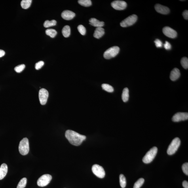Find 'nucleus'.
I'll return each mask as SVG.
<instances>
[{
	"label": "nucleus",
	"instance_id": "obj_1",
	"mask_svg": "<svg viewBox=\"0 0 188 188\" xmlns=\"http://www.w3.org/2000/svg\"><path fill=\"white\" fill-rule=\"evenodd\" d=\"M65 137L72 145L78 146L81 145L85 140L86 137L74 131L67 130L65 133Z\"/></svg>",
	"mask_w": 188,
	"mask_h": 188
},
{
	"label": "nucleus",
	"instance_id": "obj_2",
	"mask_svg": "<svg viewBox=\"0 0 188 188\" xmlns=\"http://www.w3.org/2000/svg\"><path fill=\"white\" fill-rule=\"evenodd\" d=\"M158 148L154 147L147 152L143 159V161L146 164L151 163L156 157L158 152Z\"/></svg>",
	"mask_w": 188,
	"mask_h": 188
},
{
	"label": "nucleus",
	"instance_id": "obj_3",
	"mask_svg": "<svg viewBox=\"0 0 188 188\" xmlns=\"http://www.w3.org/2000/svg\"><path fill=\"white\" fill-rule=\"evenodd\" d=\"M19 151L21 155H26L29 153V145L28 138H23L20 141L19 146Z\"/></svg>",
	"mask_w": 188,
	"mask_h": 188
},
{
	"label": "nucleus",
	"instance_id": "obj_4",
	"mask_svg": "<svg viewBox=\"0 0 188 188\" xmlns=\"http://www.w3.org/2000/svg\"><path fill=\"white\" fill-rule=\"evenodd\" d=\"M181 140L178 138L173 139L168 148L167 152L168 155H174L178 150L181 145Z\"/></svg>",
	"mask_w": 188,
	"mask_h": 188
},
{
	"label": "nucleus",
	"instance_id": "obj_5",
	"mask_svg": "<svg viewBox=\"0 0 188 188\" xmlns=\"http://www.w3.org/2000/svg\"><path fill=\"white\" fill-rule=\"evenodd\" d=\"M120 48L117 46H114L108 48L103 54V57L107 59L115 57L120 51Z\"/></svg>",
	"mask_w": 188,
	"mask_h": 188
},
{
	"label": "nucleus",
	"instance_id": "obj_6",
	"mask_svg": "<svg viewBox=\"0 0 188 188\" xmlns=\"http://www.w3.org/2000/svg\"><path fill=\"white\" fill-rule=\"evenodd\" d=\"M137 16L136 15L133 14L128 17L122 21L120 23V25L123 27H126L132 26L136 22L137 20Z\"/></svg>",
	"mask_w": 188,
	"mask_h": 188
},
{
	"label": "nucleus",
	"instance_id": "obj_7",
	"mask_svg": "<svg viewBox=\"0 0 188 188\" xmlns=\"http://www.w3.org/2000/svg\"><path fill=\"white\" fill-rule=\"evenodd\" d=\"M52 179L51 175L49 174L44 175L38 179L37 184L40 187H45L49 184Z\"/></svg>",
	"mask_w": 188,
	"mask_h": 188
},
{
	"label": "nucleus",
	"instance_id": "obj_8",
	"mask_svg": "<svg viewBox=\"0 0 188 188\" xmlns=\"http://www.w3.org/2000/svg\"><path fill=\"white\" fill-rule=\"evenodd\" d=\"M92 170L93 172L98 178H103L105 175V172L103 167L98 164H94L92 167Z\"/></svg>",
	"mask_w": 188,
	"mask_h": 188
},
{
	"label": "nucleus",
	"instance_id": "obj_9",
	"mask_svg": "<svg viewBox=\"0 0 188 188\" xmlns=\"http://www.w3.org/2000/svg\"><path fill=\"white\" fill-rule=\"evenodd\" d=\"M48 92L45 88H42L39 90V98L40 103L42 105L46 104L48 97Z\"/></svg>",
	"mask_w": 188,
	"mask_h": 188
},
{
	"label": "nucleus",
	"instance_id": "obj_10",
	"mask_svg": "<svg viewBox=\"0 0 188 188\" xmlns=\"http://www.w3.org/2000/svg\"><path fill=\"white\" fill-rule=\"evenodd\" d=\"M111 6L115 10H122L126 7L127 3L124 1H115L112 2Z\"/></svg>",
	"mask_w": 188,
	"mask_h": 188
},
{
	"label": "nucleus",
	"instance_id": "obj_11",
	"mask_svg": "<svg viewBox=\"0 0 188 188\" xmlns=\"http://www.w3.org/2000/svg\"><path fill=\"white\" fill-rule=\"evenodd\" d=\"M188 119L187 113L179 112L175 114L172 118V121L174 122H179L185 121Z\"/></svg>",
	"mask_w": 188,
	"mask_h": 188
},
{
	"label": "nucleus",
	"instance_id": "obj_12",
	"mask_svg": "<svg viewBox=\"0 0 188 188\" xmlns=\"http://www.w3.org/2000/svg\"><path fill=\"white\" fill-rule=\"evenodd\" d=\"M163 32L166 36L172 39L176 37L177 35V32L169 27H165L163 29Z\"/></svg>",
	"mask_w": 188,
	"mask_h": 188
},
{
	"label": "nucleus",
	"instance_id": "obj_13",
	"mask_svg": "<svg viewBox=\"0 0 188 188\" xmlns=\"http://www.w3.org/2000/svg\"><path fill=\"white\" fill-rule=\"evenodd\" d=\"M155 8L156 11L161 14H167L170 12V9L168 7L160 4H156Z\"/></svg>",
	"mask_w": 188,
	"mask_h": 188
},
{
	"label": "nucleus",
	"instance_id": "obj_14",
	"mask_svg": "<svg viewBox=\"0 0 188 188\" xmlns=\"http://www.w3.org/2000/svg\"><path fill=\"white\" fill-rule=\"evenodd\" d=\"M75 16V14L72 11L69 10H65L62 14V18L66 20L72 19Z\"/></svg>",
	"mask_w": 188,
	"mask_h": 188
},
{
	"label": "nucleus",
	"instance_id": "obj_15",
	"mask_svg": "<svg viewBox=\"0 0 188 188\" xmlns=\"http://www.w3.org/2000/svg\"><path fill=\"white\" fill-rule=\"evenodd\" d=\"M181 76L179 70L177 68H175L171 71L170 75V79L172 81H175L178 79Z\"/></svg>",
	"mask_w": 188,
	"mask_h": 188
},
{
	"label": "nucleus",
	"instance_id": "obj_16",
	"mask_svg": "<svg viewBox=\"0 0 188 188\" xmlns=\"http://www.w3.org/2000/svg\"><path fill=\"white\" fill-rule=\"evenodd\" d=\"M89 24L91 26L97 28L98 27H102L104 25V22H100L96 18H92L90 19L89 20Z\"/></svg>",
	"mask_w": 188,
	"mask_h": 188
},
{
	"label": "nucleus",
	"instance_id": "obj_17",
	"mask_svg": "<svg viewBox=\"0 0 188 188\" xmlns=\"http://www.w3.org/2000/svg\"><path fill=\"white\" fill-rule=\"evenodd\" d=\"M8 172L7 164L3 163L0 167V180L3 179L5 177Z\"/></svg>",
	"mask_w": 188,
	"mask_h": 188
},
{
	"label": "nucleus",
	"instance_id": "obj_18",
	"mask_svg": "<svg viewBox=\"0 0 188 188\" xmlns=\"http://www.w3.org/2000/svg\"><path fill=\"white\" fill-rule=\"evenodd\" d=\"M104 29L102 27L97 28L94 31V36L97 39H99L104 35Z\"/></svg>",
	"mask_w": 188,
	"mask_h": 188
},
{
	"label": "nucleus",
	"instance_id": "obj_19",
	"mask_svg": "<svg viewBox=\"0 0 188 188\" xmlns=\"http://www.w3.org/2000/svg\"><path fill=\"white\" fill-rule=\"evenodd\" d=\"M122 100L124 102H126L129 100V90L128 88H125L123 90L122 95Z\"/></svg>",
	"mask_w": 188,
	"mask_h": 188
},
{
	"label": "nucleus",
	"instance_id": "obj_20",
	"mask_svg": "<svg viewBox=\"0 0 188 188\" xmlns=\"http://www.w3.org/2000/svg\"><path fill=\"white\" fill-rule=\"evenodd\" d=\"M62 35L65 38L68 37L71 34V28L68 26H65L62 30Z\"/></svg>",
	"mask_w": 188,
	"mask_h": 188
},
{
	"label": "nucleus",
	"instance_id": "obj_21",
	"mask_svg": "<svg viewBox=\"0 0 188 188\" xmlns=\"http://www.w3.org/2000/svg\"><path fill=\"white\" fill-rule=\"evenodd\" d=\"M32 1L31 0H23L21 2V5L24 9H28L30 7Z\"/></svg>",
	"mask_w": 188,
	"mask_h": 188
},
{
	"label": "nucleus",
	"instance_id": "obj_22",
	"mask_svg": "<svg viewBox=\"0 0 188 188\" xmlns=\"http://www.w3.org/2000/svg\"><path fill=\"white\" fill-rule=\"evenodd\" d=\"M78 3L84 7H89L92 5V2L90 0H79L78 1Z\"/></svg>",
	"mask_w": 188,
	"mask_h": 188
},
{
	"label": "nucleus",
	"instance_id": "obj_23",
	"mask_svg": "<svg viewBox=\"0 0 188 188\" xmlns=\"http://www.w3.org/2000/svg\"><path fill=\"white\" fill-rule=\"evenodd\" d=\"M45 33L46 35L52 38L55 37L57 33V32L55 29H47L45 31Z\"/></svg>",
	"mask_w": 188,
	"mask_h": 188
},
{
	"label": "nucleus",
	"instance_id": "obj_24",
	"mask_svg": "<svg viewBox=\"0 0 188 188\" xmlns=\"http://www.w3.org/2000/svg\"><path fill=\"white\" fill-rule=\"evenodd\" d=\"M56 22L55 20H52L50 21L46 20L45 21L44 24V26L45 28H48L50 27L56 26Z\"/></svg>",
	"mask_w": 188,
	"mask_h": 188
},
{
	"label": "nucleus",
	"instance_id": "obj_25",
	"mask_svg": "<svg viewBox=\"0 0 188 188\" xmlns=\"http://www.w3.org/2000/svg\"><path fill=\"white\" fill-rule=\"evenodd\" d=\"M120 183L121 187L122 188H125L126 186V179L125 176L123 174L120 176Z\"/></svg>",
	"mask_w": 188,
	"mask_h": 188
},
{
	"label": "nucleus",
	"instance_id": "obj_26",
	"mask_svg": "<svg viewBox=\"0 0 188 188\" xmlns=\"http://www.w3.org/2000/svg\"><path fill=\"white\" fill-rule=\"evenodd\" d=\"M103 89L108 92H112L114 91V88L109 84H103L102 85Z\"/></svg>",
	"mask_w": 188,
	"mask_h": 188
},
{
	"label": "nucleus",
	"instance_id": "obj_27",
	"mask_svg": "<svg viewBox=\"0 0 188 188\" xmlns=\"http://www.w3.org/2000/svg\"><path fill=\"white\" fill-rule=\"evenodd\" d=\"M27 183V178H22L18 183L17 188H25L26 186Z\"/></svg>",
	"mask_w": 188,
	"mask_h": 188
},
{
	"label": "nucleus",
	"instance_id": "obj_28",
	"mask_svg": "<svg viewBox=\"0 0 188 188\" xmlns=\"http://www.w3.org/2000/svg\"><path fill=\"white\" fill-rule=\"evenodd\" d=\"M144 179L143 178L139 179L136 183H135L134 188H140L144 182Z\"/></svg>",
	"mask_w": 188,
	"mask_h": 188
},
{
	"label": "nucleus",
	"instance_id": "obj_29",
	"mask_svg": "<svg viewBox=\"0 0 188 188\" xmlns=\"http://www.w3.org/2000/svg\"><path fill=\"white\" fill-rule=\"evenodd\" d=\"M181 64L183 68L187 69L188 68V59L187 57H184L181 59Z\"/></svg>",
	"mask_w": 188,
	"mask_h": 188
},
{
	"label": "nucleus",
	"instance_id": "obj_30",
	"mask_svg": "<svg viewBox=\"0 0 188 188\" xmlns=\"http://www.w3.org/2000/svg\"><path fill=\"white\" fill-rule=\"evenodd\" d=\"M25 68V65L24 64L18 65L14 68V70L18 73H20L24 70Z\"/></svg>",
	"mask_w": 188,
	"mask_h": 188
},
{
	"label": "nucleus",
	"instance_id": "obj_31",
	"mask_svg": "<svg viewBox=\"0 0 188 188\" xmlns=\"http://www.w3.org/2000/svg\"><path fill=\"white\" fill-rule=\"evenodd\" d=\"M78 31L79 33L82 35H85L86 33V30L85 27L83 25H80L77 27Z\"/></svg>",
	"mask_w": 188,
	"mask_h": 188
},
{
	"label": "nucleus",
	"instance_id": "obj_32",
	"mask_svg": "<svg viewBox=\"0 0 188 188\" xmlns=\"http://www.w3.org/2000/svg\"><path fill=\"white\" fill-rule=\"evenodd\" d=\"M182 170L184 173L188 176V163H186L184 164L182 166Z\"/></svg>",
	"mask_w": 188,
	"mask_h": 188
},
{
	"label": "nucleus",
	"instance_id": "obj_33",
	"mask_svg": "<svg viewBox=\"0 0 188 188\" xmlns=\"http://www.w3.org/2000/svg\"><path fill=\"white\" fill-rule=\"evenodd\" d=\"M44 63V62L43 61H40V62H38L35 64V69L36 70H39L41 69V68L43 66Z\"/></svg>",
	"mask_w": 188,
	"mask_h": 188
},
{
	"label": "nucleus",
	"instance_id": "obj_34",
	"mask_svg": "<svg viewBox=\"0 0 188 188\" xmlns=\"http://www.w3.org/2000/svg\"><path fill=\"white\" fill-rule=\"evenodd\" d=\"M156 47L158 48L162 47L163 44L162 42L158 39H156L155 41Z\"/></svg>",
	"mask_w": 188,
	"mask_h": 188
},
{
	"label": "nucleus",
	"instance_id": "obj_35",
	"mask_svg": "<svg viewBox=\"0 0 188 188\" xmlns=\"http://www.w3.org/2000/svg\"><path fill=\"white\" fill-rule=\"evenodd\" d=\"M164 47L166 50H169L171 49L172 46H171L169 42L166 41L165 43L164 44Z\"/></svg>",
	"mask_w": 188,
	"mask_h": 188
},
{
	"label": "nucleus",
	"instance_id": "obj_36",
	"mask_svg": "<svg viewBox=\"0 0 188 188\" xmlns=\"http://www.w3.org/2000/svg\"><path fill=\"white\" fill-rule=\"evenodd\" d=\"M183 16L185 20L188 19V10H185L183 13Z\"/></svg>",
	"mask_w": 188,
	"mask_h": 188
},
{
	"label": "nucleus",
	"instance_id": "obj_37",
	"mask_svg": "<svg viewBox=\"0 0 188 188\" xmlns=\"http://www.w3.org/2000/svg\"><path fill=\"white\" fill-rule=\"evenodd\" d=\"M183 186L184 188H188V183L187 181H184L183 183Z\"/></svg>",
	"mask_w": 188,
	"mask_h": 188
},
{
	"label": "nucleus",
	"instance_id": "obj_38",
	"mask_svg": "<svg viewBox=\"0 0 188 188\" xmlns=\"http://www.w3.org/2000/svg\"><path fill=\"white\" fill-rule=\"evenodd\" d=\"M5 52L4 51V50H0V58L3 56L4 55H5Z\"/></svg>",
	"mask_w": 188,
	"mask_h": 188
}]
</instances>
